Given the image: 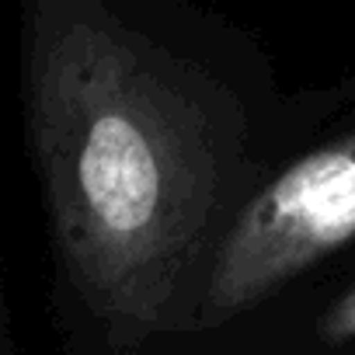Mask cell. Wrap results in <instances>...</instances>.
Returning a JSON list of instances; mask_svg holds the SVG:
<instances>
[{
    "label": "cell",
    "instance_id": "3957f363",
    "mask_svg": "<svg viewBox=\"0 0 355 355\" xmlns=\"http://www.w3.org/2000/svg\"><path fill=\"white\" fill-rule=\"evenodd\" d=\"M331 327L338 331V334H355V293L334 310V320H331Z\"/></svg>",
    "mask_w": 355,
    "mask_h": 355
},
{
    "label": "cell",
    "instance_id": "7a4b0ae2",
    "mask_svg": "<svg viewBox=\"0 0 355 355\" xmlns=\"http://www.w3.org/2000/svg\"><path fill=\"white\" fill-rule=\"evenodd\" d=\"M355 237V136L324 146L265 185L230 227L209 306L230 313Z\"/></svg>",
    "mask_w": 355,
    "mask_h": 355
},
{
    "label": "cell",
    "instance_id": "6da1fadb",
    "mask_svg": "<svg viewBox=\"0 0 355 355\" xmlns=\"http://www.w3.org/2000/svg\"><path fill=\"white\" fill-rule=\"evenodd\" d=\"M25 98L73 282L146 317L209 227L220 160L206 115L98 0H32Z\"/></svg>",
    "mask_w": 355,
    "mask_h": 355
}]
</instances>
